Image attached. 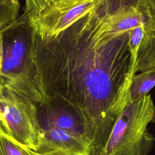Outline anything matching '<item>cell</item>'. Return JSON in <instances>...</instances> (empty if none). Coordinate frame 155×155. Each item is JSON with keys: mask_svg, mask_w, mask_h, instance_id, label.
I'll list each match as a JSON object with an SVG mask.
<instances>
[{"mask_svg": "<svg viewBox=\"0 0 155 155\" xmlns=\"http://www.w3.org/2000/svg\"><path fill=\"white\" fill-rule=\"evenodd\" d=\"M144 24H141L133 28L130 32L129 45L133 64L136 65L137 51L144 34Z\"/></svg>", "mask_w": 155, "mask_h": 155, "instance_id": "7c38bea8", "label": "cell"}, {"mask_svg": "<svg viewBox=\"0 0 155 155\" xmlns=\"http://www.w3.org/2000/svg\"><path fill=\"white\" fill-rule=\"evenodd\" d=\"M38 112L42 129L64 130L85 138L90 143L84 123L70 110L56 104L47 102L38 106Z\"/></svg>", "mask_w": 155, "mask_h": 155, "instance_id": "52a82bcc", "label": "cell"}, {"mask_svg": "<svg viewBox=\"0 0 155 155\" xmlns=\"http://www.w3.org/2000/svg\"><path fill=\"white\" fill-rule=\"evenodd\" d=\"M51 0H25L24 12L22 14L28 19L40 15L49 5Z\"/></svg>", "mask_w": 155, "mask_h": 155, "instance_id": "4fadbf2b", "label": "cell"}, {"mask_svg": "<svg viewBox=\"0 0 155 155\" xmlns=\"http://www.w3.org/2000/svg\"><path fill=\"white\" fill-rule=\"evenodd\" d=\"M150 12V15L152 18L155 19V0H145Z\"/></svg>", "mask_w": 155, "mask_h": 155, "instance_id": "5bb4252c", "label": "cell"}, {"mask_svg": "<svg viewBox=\"0 0 155 155\" xmlns=\"http://www.w3.org/2000/svg\"><path fill=\"white\" fill-rule=\"evenodd\" d=\"M155 86V67L134 74L131 79L130 96L131 100L142 97Z\"/></svg>", "mask_w": 155, "mask_h": 155, "instance_id": "9c48e42d", "label": "cell"}, {"mask_svg": "<svg viewBox=\"0 0 155 155\" xmlns=\"http://www.w3.org/2000/svg\"><path fill=\"white\" fill-rule=\"evenodd\" d=\"M0 123L13 139L37 150L42 132L38 106L4 85L0 91Z\"/></svg>", "mask_w": 155, "mask_h": 155, "instance_id": "277c9868", "label": "cell"}, {"mask_svg": "<svg viewBox=\"0 0 155 155\" xmlns=\"http://www.w3.org/2000/svg\"><path fill=\"white\" fill-rule=\"evenodd\" d=\"M150 17L145 0H99L51 39L42 41L33 32V76L44 104L65 107L83 121L92 155L131 100L130 32Z\"/></svg>", "mask_w": 155, "mask_h": 155, "instance_id": "6da1fadb", "label": "cell"}, {"mask_svg": "<svg viewBox=\"0 0 155 155\" xmlns=\"http://www.w3.org/2000/svg\"><path fill=\"white\" fill-rule=\"evenodd\" d=\"M19 9V0H0V30L16 20Z\"/></svg>", "mask_w": 155, "mask_h": 155, "instance_id": "8fae6325", "label": "cell"}, {"mask_svg": "<svg viewBox=\"0 0 155 155\" xmlns=\"http://www.w3.org/2000/svg\"><path fill=\"white\" fill-rule=\"evenodd\" d=\"M2 30H0V74L2 68Z\"/></svg>", "mask_w": 155, "mask_h": 155, "instance_id": "9a60e30c", "label": "cell"}, {"mask_svg": "<svg viewBox=\"0 0 155 155\" xmlns=\"http://www.w3.org/2000/svg\"><path fill=\"white\" fill-rule=\"evenodd\" d=\"M155 67V19L151 16L144 24V34L140 44L134 74Z\"/></svg>", "mask_w": 155, "mask_h": 155, "instance_id": "ba28073f", "label": "cell"}, {"mask_svg": "<svg viewBox=\"0 0 155 155\" xmlns=\"http://www.w3.org/2000/svg\"><path fill=\"white\" fill-rule=\"evenodd\" d=\"M1 30L3 42L1 81L37 106L43 104L33 79L31 60L33 29L28 18L22 15Z\"/></svg>", "mask_w": 155, "mask_h": 155, "instance_id": "7a4b0ae2", "label": "cell"}, {"mask_svg": "<svg viewBox=\"0 0 155 155\" xmlns=\"http://www.w3.org/2000/svg\"><path fill=\"white\" fill-rule=\"evenodd\" d=\"M35 152L42 154L92 155L87 139L58 128L42 129L41 139Z\"/></svg>", "mask_w": 155, "mask_h": 155, "instance_id": "8992f818", "label": "cell"}, {"mask_svg": "<svg viewBox=\"0 0 155 155\" xmlns=\"http://www.w3.org/2000/svg\"><path fill=\"white\" fill-rule=\"evenodd\" d=\"M155 119L150 94L130 100L97 155H148L155 138L148 129Z\"/></svg>", "mask_w": 155, "mask_h": 155, "instance_id": "3957f363", "label": "cell"}, {"mask_svg": "<svg viewBox=\"0 0 155 155\" xmlns=\"http://www.w3.org/2000/svg\"><path fill=\"white\" fill-rule=\"evenodd\" d=\"M99 0H51L40 15L28 19L34 35L41 41L51 39Z\"/></svg>", "mask_w": 155, "mask_h": 155, "instance_id": "5b68a950", "label": "cell"}, {"mask_svg": "<svg viewBox=\"0 0 155 155\" xmlns=\"http://www.w3.org/2000/svg\"><path fill=\"white\" fill-rule=\"evenodd\" d=\"M0 155H46L39 154L10 136L0 123Z\"/></svg>", "mask_w": 155, "mask_h": 155, "instance_id": "30bf717a", "label": "cell"}, {"mask_svg": "<svg viewBox=\"0 0 155 155\" xmlns=\"http://www.w3.org/2000/svg\"><path fill=\"white\" fill-rule=\"evenodd\" d=\"M46 155H56V154H47Z\"/></svg>", "mask_w": 155, "mask_h": 155, "instance_id": "2e32d148", "label": "cell"}]
</instances>
